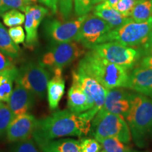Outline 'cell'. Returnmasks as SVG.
<instances>
[{"label":"cell","instance_id":"1","mask_svg":"<svg viewBox=\"0 0 152 152\" xmlns=\"http://www.w3.org/2000/svg\"><path fill=\"white\" fill-rule=\"evenodd\" d=\"M91 121L69 109L57 111L49 116L37 120L33 136L35 141H49L68 136H86L90 132Z\"/></svg>","mask_w":152,"mask_h":152},{"label":"cell","instance_id":"2","mask_svg":"<svg viewBox=\"0 0 152 152\" xmlns=\"http://www.w3.org/2000/svg\"><path fill=\"white\" fill-rule=\"evenodd\" d=\"M77 68L96 80L107 90L128 87V69L109 61L93 49L80 61Z\"/></svg>","mask_w":152,"mask_h":152},{"label":"cell","instance_id":"3","mask_svg":"<svg viewBox=\"0 0 152 152\" xmlns=\"http://www.w3.org/2000/svg\"><path fill=\"white\" fill-rule=\"evenodd\" d=\"M126 119L134 143L139 147H144L147 138L152 134V99L133 92Z\"/></svg>","mask_w":152,"mask_h":152},{"label":"cell","instance_id":"4","mask_svg":"<svg viewBox=\"0 0 152 152\" xmlns=\"http://www.w3.org/2000/svg\"><path fill=\"white\" fill-rule=\"evenodd\" d=\"M90 134L99 140L115 137L124 144L131 141V132L124 117L100 109L92 120Z\"/></svg>","mask_w":152,"mask_h":152},{"label":"cell","instance_id":"5","mask_svg":"<svg viewBox=\"0 0 152 152\" xmlns=\"http://www.w3.org/2000/svg\"><path fill=\"white\" fill-rule=\"evenodd\" d=\"M41 57L39 64L51 69L64 68L85 54V48L75 41L51 45Z\"/></svg>","mask_w":152,"mask_h":152},{"label":"cell","instance_id":"6","mask_svg":"<svg viewBox=\"0 0 152 152\" xmlns=\"http://www.w3.org/2000/svg\"><path fill=\"white\" fill-rule=\"evenodd\" d=\"M152 26V17L147 21L137 23L131 20L108 34L106 42H118L128 47L140 48L147 42Z\"/></svg>","mask_w":152,"mask_h":152},{"label":"cell","instance_id":"7","mask_svg":"<svg viewBox=\"0 0 152 152\" xmlns=\"http://www.w3.org/2000/svg\"><path fill=\"white\" fill-rule=\"evenodd\" d=\"M50 73L47 68L39 63L28 61L20 69L15 82L43 99L46 94L47 85L50 80Z\"/></svg>","mask_w":152,"mask_h":152},{"label":"cell","instance_id":"8","mask_svg":"<svg viewBox=\"0 0 152 152\" xmlns=\"http://www.w3.org/2000/svg\"><path fill=\"white\" fill-rule=\"evenodd\" d=\"M109 61L132 69L141 58L139 49L125 46L118 42H108L96 45L92 49Z\"/></svg>","mask_w":152,"mask_h":152},{"label":"cell","instance_id":"9","mask_svg":"<svg viewBox=\"0 0 152 152\" xmlns=\"http://www.w3.org/2000/svg\"><path fill=\"white\" fill-rule=\"evenodd\" d=\"M113 30L103 19L95 15H87L82 24L75 40L85 49H92L96 45L106 42V38Z\"/></svg>","mask_w":152,"mask_h":152},{"label":"cell","instance_id":"10","mask_svg":"<svg viewBox=\"0 0 152 152\" xmlns=\"http://www.w3.org/2000/svg\"><path fill=\"white\" fill-rule=\"evenodd\" d=\"M87 15L66 21L47 19L43 24L44 35L51 45L74 41Z\"/></svg>","mask_w":152,"mask_h":152},{"label":"cell","instance_id":"11","mask_svg":"<svg viewBox=\"0 0 152 152\" xmlns=\"http://www.w3.org/2000/svg\"><path fill=\"white\" fill-rule=\"evenodd\" d=\"M72 77L73 81L76 82L83 88L89 99L94 104V109L92 111H87L80 113L82 116L92 121L96 113L103 107L107 90L96 80L87 75L77 68L72 72Z\"/></svg>","mask_w":152,"mask_h":152},{"label":"cell","instance_id":"12","mask_svg":"<svg viewBox=\"0 0 152 152\" xmlns=\"http://www.w3.org/2000/svg\"><path fill=\"white\" fill-rule=\"evenodd\" d=\"M25 12V30L26 32V46L33 49L38 43L37 29L49 10L39 5L27 6Z\"/></svg>","mask_w":152,"mask_h":152},{"label":"cell","instance_id":"13","mask_svg":"<svg viewBox=\"0 0 152 152\" xmlns=\"http://www.w3.org/2000/svg\"><path fill=\"white\" fill-rule=\"evenodd\" d=\"M132 94L133 92L123 87L107 90L105 102L101 109L126 118L131 107Z\"/></svg>","mask_w":152,"mask_h":152},{"label":"cell","instance_id":"14","mask_svg":"<svg viewBox=\"0 0 152 152\" xmlns=\"http://www.w3.org/2000/svg\"><path fill=\"white\" fill-rule=\"evenodd\" d=\"M37 120L32 114L26 113L14 118L7 130V139L11 142L29 140L35 130Z\"/></svg>","mask_w":152,"mask_h":152},{"label":"cell","instance_id":"15","mask_svg":"<svg viewBox=\"0 0 152 152\" xmlns=\"http://www.w3.org/2000/svg\"><path fill=\"white\" fill-rule=\"evenodd\" d=\"M35 95L18 83H16L8 102V105L14 117L28 113L35 101Z\"/></svg>","mask_w":152,"mask_h":152},{"label":"cell","instance_id":"16","mask_svg":"<svg viewBox=\"0 0 152 152\" xmlns=\"http://www.w3.org/2000/svg\"><path fill=\"white\" fill-rule=\"evenodd\" d=\"M127 88L152 99V68L137 67L129 73Z\"/></svg>","mask_w":152,"mask_h":152},{"label":"cell","instance_id":"17","mask_svg":"<svg viewBox=\"0 0 152 152\" xmlns=\"http://www.w3.org/2000/svg\"><path fill=\"white\" fill-rule=\"evenodd\" d=\"M94 104L89 99L83 88L76 82L73 84L68 92V107L73 113L80 114L87 111H92Z\"/></svg>","mask_w":152,"mask_h":152},{"label":"cell","instance_id":"18","mask_svg":"<svg viewBox=\"0 0 152 152\" xmlns=\"http://www.w3.org/2000/svg\"><path fill=\"white\" fill-rule=\"evenodd\" d=\"M62 68L53 70L54 75L47 85V99L49 109L52 111L58 108L60 100L65 92V80L63 78Z\"/></svg>","mask_w":152,"mask_h":152},{"label":"cell","instance_id":"19","mask_svg":"<svg viewBox=\"0 0 152 152\" xmlns=\"http://www.w3.org/2000/svg\"><path fill=\"white\" fill-rule=\"evenodd\" d=\"M93 14L107 22L112 29H115L132 20L129 17H125L109 4L107 1L99 4L94 7Z\"/></svg>","mask_w":152,"mask_h":152},{"label":"cell","instance_id":"20","mask_svg":"<svg viewBox=\"0 0 152 152\" xmlns=\"http://www.w3.org/2000/svg\"><path fill=\"white\" fill-rule=\"evenodd\" d=\"M42 152H82L80 141L71 138L35 141Z\"/></svg>","mask_w":152,"mask_h":152},{"label":"cell","instance_id":"21","mask_svg":"<svg viewBox=\"0 0 152 152\" xmlns=\"http://www.w3.org/2000/svg\"><path fill=\"white\" fill-rule=\"evenodd\" d=\"M16 67L0 73V101L8 102L13 91V83L18 75Z\"/></svg>","mask_w":152,"mask_h":152},{"label":"cell","instance_id":"22","mask_svg":"<svg viewBox=\"0 0 152 152\" xmlns=\"http://www.w3.org/2000/svg\"><path fill=\"white\" fill-rule=\"evenodd\" d=\"M0 52L11 58H16L20 54V49L16 45L10 36L8 30L0 23Z\"/></svg>","mask_w":152,"mask_h":152},{"label":"cell","instance_id":"23","mask_svg":"<svg viewBox=\"0 0 152 152\" xmlns=\"http://www.w3.org/2000/svg\"><path fill=\"white\" fill-rule=\"evenodd\" d=\"M131 18L134 21H147L152 17V0H138L132 9Z\"/></svg>","mask_w":152,"mask_h":152},{"label":"cell","instance_id":"24","mask_svg":"<svg viewBox=\"0 0 152 152\" xmlns=\"http://www.w3.org/2000/svg\"><path fill=\"white\" fill-rule=\"evenodd\" d=\"M106 152H127L130 148L115 137H106L97 140Z\"/></svg>","mask_w":152,"mask_h":152},{"label":"cell","instance_id":"25","mask_svg":"<svg viewBox=\"0 0 152 152\" xmlns=\"http://www.w3.org/2000/svg\"><path fill=\"white\" fill-rule=\"evenodd\" d=\"M3 22L9 28L20 26L25 23V15L18 9H10L6 11L1 16Z\"/></svg>","mask_w":152,"mask_h":152},{"label":"cell","instance_id":"26","mask_svg":"<svg viewBox=\"0 0 152 152\" xmlns=\"http://www.w3.org/2000/svg\"><path fill=\"white\" fill-rule=\"evenodd\" d=\"M14 118L9 105L2 104L0 106V134L7 132L9 125Z\"/></svg>","mask_w":152,"mask_h":152},{"label":"cell","instance_id":"27","mask_svg":"<svg viewBox=\"0 0 152 152\" xmlns=\"http://www.w3.org/2000/svg\"><path fill=\"white\" fill-rule=\"evenodd\" d=\"M138 0H120L113 8L125 17H130Z\"/></svg>","mask_w":152,"mask_h":152},{"label":"cell","instance_id":"28","mask_svg":"<svg viewBox=\"0 0 152 152\" xmlns=\"http://www.w3.org/2000/svg\"><path fill=\"white\" fill-rule=\"evenodd\" d=\"M82 152H100L102 145L96 139L83 138L80 141Z\"/></svg>","mask_w":152,"mask_h":152},{"label":"cell","instance_id":"29","mask_svg":"<svg viewBox=\"0 0 152 152\" xmlns=\"http://www.w3.org/2000/svg\"><path fill=\"white\" fill-rule=\"evenodd\" d=\"M92 0H74V9L77 17L88 14L92 10Z\"/></svg>","mask_w":152,"mask_h":152},{"label":"cell","instance_id":"30","mask_svg":"<svg viewBox=\"0 0 152 152\" xmlns=\"http://www.w3.org/2000/svg\"><path fill=\"white\" fill-rule=\"evenodd\" d=\"M74 0H58V9L63 20H67L73 11Z\"/></svg>","mask_w":152,"mask_h":152},{"label":"cell","instance_id":"31","mask_svg":"<svg viewBox=\"0 0 152 152\" xmlns=\"http://www.w3.org/2000/svg\"><path fill=\"white\" fill-rule=\"evenodd\" d=\"M12 152H39V151L31 140H26L18 142L13 147Z\"/></svg>","mask_w":152,"mask_h":152},{"label":"cell","instance_id":"32","mask_svg":"<svg viewBox=\"0 0 152 152\" xmlns=\"http://www.w3.org/2000/svg\"><path fill=\"white\" fill-rule=\"evenodd\" d=\"M8 32L11 39L16 45L24 42L26 35H25L23 28L21 26H18L11 27L8 30Z\"/></svg>","mask_w":152,"mask_h":152},{"label":"cell","instance_id":"33","mask_svg":"<svg viewBox=\"0 0 152 152\" xmlns=\"http://www.w3.org/2000/svg\"><path fill=\"white\" fill-rule=\"evenodd\" d=\"M1 2L4 12L10 9H18L24 11L27 7L24 0H1Z\"/></svg>","mask_w":152,"mask_h":152},{"label":"cell","instance_id":"34","mask_svg":"<svg viewBox=\"0 0 152 152\" xmlns=\"http://www.w3.org/2000/svg\"><path fill=\"white\" fill-rule=\"evenodd\" d=\"M10 58L0 52V73L16 67Z\"/></svg>","mask_w":152,"mask_h":152},{"label":"cell","instance_id":"35","mask_svg":"<svg viewBox=\"0 0 152 152\" xmlns=\"http://www.w3.org/2000/svg\"><path fill=\"white\" fill-rule=\"evenodd\" d=\"M137 49H139V51L141 53L142 57L152 54V26L147 42Z\"/></svg>","mask_w":152,"mask_h":152},{"label":"cell","instance_id":"36","mask_svg":"<svg viewBox=\"0 0 152 152\" xmlns=\"http://www.w3.org/2000/svg\"><path fill=\"white\" fill-rule=\"evenodd\" d=\"M39 2L48 7L52 14L58 11V0H39Z\"/></svg>","mask_w":152,"mask_h":152},{"label":"cell","instance_id":"37","mask_svg":"<svg viewBox=\"0 0 152 152\" xmlns=\"http://www.w3.org/2000/svg\"><path fill=\"white\" fill-rule=\"evenodd\" d=\"M138 66L152 68V54L142 57V59L137 64Z\"/></svg>","mask_w":152,"mask_h":152},{"label":"cell","instance_id":"38","mask_svg":"<svg viewBox=\"0 0 152 152\" xmlns=\"http://www.w3.org/2000/svg\"><path fill=\"white\" fill-rule=\"evenodd\" d=\"M120 0H106V1H107V2L109 3V4L111 5L112 7H113Z\"/></svg>","mask_w":152,"mask_h":152},{"label":"cell","instance_id":"39","mask_svg":"<svg viewBox=\"0 0 152 152\" xmlns=\"http://www.w3.org/2000/svg\"><path fill=\"white\" fill-rule=\"evenodd\" d=\"M38 0H24L25 3L27 6H31L33 4H35Z\"/></svg>","mask_w":152,"mask_h":152},{"label":"cell","instance_id":"40","mask_svg":"<svg viewBox=\"0 0 152 152\" xmlns=\"http://www.w3.org/2000/svg\"><path fill=\"white\" fill-rule=\"evenodd\" d=\"M105 1H106V0H92V3L93 5H94V4H97L102 3Z\"/></svg>","mask_w":152,"mask_h":152},{"label":"cell","instance_id":"41","mask_svg":"<svg viewBox=\"0 0 152 152\" xmlns=\"http://www.w3.org/2000/svg\"><path fill=\"white\" fill-rule=\"evenodd\" d=\"M4 13L3 9V5H2V2H1V0H0V16H2V14Z\"/></svg>","mask_w":152,"mask_h":152},{"label":"cell","instance_id":"42","mask_svg":"<svg viewBox=\"0 0 152 152\" xmlns=\"http://www.w3.org/2000/svg\"><path fill=\"white\" fill-rule=\"evenodd\" d=\"M100 152H106V151H104V150H103V151H101Z\"/></svg>","mask_w":152,"mask_h":152},{"label":"cell","instance_id":"43","mask_svg":"<svg viewBox=\"0 0 152 152\" xmlns=\"http://www.w3.org/2000/svg\"><path fill=\"white\" fill-rule=\"evenodd\" d=\"M1 104H2V103H1V101H0V106H1Z\"/></svg>","mask_w":152,"mask_h":152},{"label":"cell","instance_id":"44","mask_svg":"<svg viewBox=\"0 0 152 152\" xmlns=\"http://www.w3.org/2000/svg\"><path fill=\"white\" fill-rule=\"evenodd\" d=\"M127 152H131V151H130V150H128V151H127Z\"/></svg>","mask_w":152,"mask_h":152},{"label":"cell","instance_id":"45","mask_svg":"<svg viewBox=\"0 0 152 152\" xmlns=\"http://www.w3.org/2000/svg\"><path fill=\"white\" fill-rule=\"evenodd\" d=\"M134 152H140V151H134Z\"/></svg>","mask_w":152,"mask_h":152}]
</instances>
